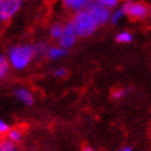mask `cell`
Wrapping results in <instances>:
<instances>
[{
    "label": "cell",
    "mask_w": 151,
    "mask_h": 151,
    "mask_svg": "<svg viewBox=\"0 0 151 151\" xmlns=\"http://www.w3.org/2000/svg\"><path fill=\"white\" fill-rule=\"evenodd\" d=\"M8 58L10 66L16 71H22L27 68L31 62L36 60L35 53V45L31 43H19L9 48Z\"/></svg>",
    "instance_id": "1"
},
{
    "label": "cell",
    "mask_w": 151,
    "mask_h": 151,
    "mask_svg": "<svg viewBox=\"0 0 151 151\" xmlns=\"http://www.w3.org/2000/svg\"><path fill=\"white\" fill-rule=\"evenodd\" d=\"M71 22L78 37H81V39L92 36L99 27L97 20L93 17V15L87 9L74 12L73 17L71 19Z\"/></svg>",
    "instance_id": "2"
},
{
    "label": "cell",
    "mask_w": 151,
    "mask_h": 151,
    "mask_svg": "<svg viewBox=\"0 0 151 151\" xmlns=\"http://www.w3.org/2000/svg\"><path fill=\"white\" fill-rule=\"evenodd\" d=\"M120 8L123 9L127 17L135 21L145 20L149 16V5L142 1H135V0H125Z\"/></svg>",
    "instance_id": "3"
},
{
    "label": "cell",
    "mask_w": 151,
    "mask_h": 151,
    "mask_svg": "<svg viewBox=\"0 0 151 151\" xmlns=\"http://www.w3.org/2000/svg\"><path fill=\"white\" fill-rule=\"evenodd\" d=\"M25 0H4L0 4V22H8L14 17L20 9Z\"/></svg>",
    "instance_id": "4"
},
{
    "label": "cell",
    "mask_w": 151,
    "mask_h": 151,
    "mask_svg": "<svg viewBox=\"0 0 151 151\" xmlns=\"http://www.w3.org/2000/svg\"><path fill=\"white\" fill-rule=\"evenodd\" d=\"M87 10L93 15V17L97 20L99 26H104L110 21V15H111V9L105 8L104 5L97 3L96 0L87 6Z\"/></svg>",
    "instance_id": "5"
},
{
    "label": "cell",
    "mask_w": 151,
    "mask_h": 151,
    "mask_svg": "<svg viewBox=\"0 0 151 151\" xmlns=\"http://www.w3.org/2000/svg\"><path fill=\"white\" fill-rule=\"evenodd\" d=\"M77 39H78V35L76 32V30L73 27V25L71 21H68L63 26V31H62V35L58 39V45L61 47H63L66 50H70L71 47H73L77 42Z\"/></svg>",
    "instance_id": "6"
},
{
    "label": "cell",
    "mask_w": 151,
    "mask_h": 151,
    "mask_svg": "<svg viewBox=\"0 0 151 151\" xmlns=\"http://www.w3.org/2000/svg\"><path fill=\"white\" fill-rule=\"evenodd\" d=\"M14 94H15V98L20 103H22L24 105L30 106V105H32L34 102H35V98H34L32 92H31L30 89H27V88H24V87L17 88V89H15Z\"/></svg>",
    "instance_id": "7"
},
{
    "label": "cell",
    "mask_w": 151,
    "mask_h": 151,
    "mask_svg": "<svg viewBox=\"0 0 151 151\" xmlns=\"http://www.w3.org/2000/svg\"><path fill=\"white\" fill-rule=\"evenodd\" d=\"M93 0H62L63 6L72 12H77L83 9H87V6L89 5Z\"/></svg>",
    "instance_id": "8"
},
{
    "label": "cell",
    "mask_w": 151,
    "mask_h": 151,
    "mask_svg": "<svg viewBox=\"0 0 151 151\" xmlns=\"http://www.w3.org/2000/svg\"><path fill=\"white\" fill-rule=\"evenodd\" d=\"M66 55H67V50L61 47L60 45H57V46H50L48 47L46 57L48 60H51V61H57V60L63 58Z\"/></svg>",
    "instance_id": "9"
},
{
    "label": "cell",
    "mask_w": 151,
    "mask_h": 151,
    "mask_svg": "<svg viewBox=\"0 0 151 151\" xmlns=\"http://www.w3.org/2000/svg\"><path fill=\"white\" fill-rule=\"evenodd\" d=\"M10 62L8 56H4L0 53V79H4L6 76L9 74L10 71Z\"/></svg>",
    "instance_id": "10"
},
{
    "label": "cell",
    "mask_w": 151,
    "mask_h": 151,
    "mask_svg": "<svg viewBox=\"0 0 151 151\" xmlns=\"http://www.w3.org/2000/svg\"><path fill=\"white\" fill-rule=\"evenodd\" d=\"M63 26L65 24H61V22H55L51 25V27L48 30V34H50V37L52 40H56L58 41V39L62 35V31H63Z\"/></svg>",
    "instance_id": "11"
},
{
    "label": "cell",
    "mask_w": 151,
    "mask_h": 151,
    "mask_svg": "<svg viewBox=\"0 0 151 151\" xmlns=\"http://www.w3.org/2000/svg\"><path fill=\"white\" fill-rule=\"evenodd\" d=\"M125 17V14H124V11L122 8H115V9H113L111 10V15H110V24L111 25H118V24H120V21L123 20V19Z\"/></svg>",
    "instance_id": "12"
},
{
    "label": "cell",
    "mask_w": 151,
    "mask_h": 151,
    "mask_svg": "<svg viewBox=\"0 0 151 151\" xmlns=\"http://www.w3.org/2000/svg\"><path fill=\"white\" fill-rule=\"evenodd\" d=\"M6 139H9L10 141L15 142L17 145V144L22 140V131L17 128H11L9 130V133L6 134Z\"/></svg>",
    "instance_id": "13"
},
{
    "label": "cell",
    "mask_w": 151,
    "mask_h": 151,
    "mask_svg": "<svg viewBox=\"0 0 151 151\" xmlns=\"http://www.w3.org/2000/svg\"><path fill=\"white\" fill-rule=\"evenodd\" d=\"M48 45L46 42H39L35 45V53H36V60H40L42 57H46L47 51H48Z\"/></svg>",
    "instance_id": "14"
},
{
    "label": "cell",
    "mask_w": 151,
    "mask_h": 151,
    "mask_svg": "<svg viewBox=\"0 0 151 151\" xmlns=\"http://www.w3.org/2000/svg\"><path fill=\"white\" fill-rule=\"evenodd\" d=\"M134 36L131 32H129V31H120V32H118L116 36H115V41L119 42V43H130L131 41H133Z\"/></svg>",
    "instance_id": "15"
},
{
    "label": "cell",
    "mask_w": 151,
    "mask_h": 151,
    "mask_svg": "<svg viewBox=\"0 0 151 151\" xmlns=\"http://www.w3.org/2000/svg\"><path fill=\"white\" fill-rule=\"evenodd\" d=\"M0 151H19V150L15 142H12L5 137V139L0 140Z\"/></svg>",
    "instance_id": "16"
},
{
    "label": "cell",
    "mask_w": 151,
    "mask_h": 151,
    "mask_svg": "<svg viewBox=\"0 0 151 151\" xmlns=\"http://www.w3.org/2000/svg\"><path fill=\"white\" fill-rule=\"evenodd\" d=\"M129 94V89L128 88H118L111 92V98L114 100H120L123 98H125Z\"/></svg>",
    "instance_id": "17"
},
{
    "label": "cell",
    "mask_w": 151,
    "mask_h": 151,
    "mask_svg": "<svg viewBox=\"0 0 151 151\" xmlns=\"http://www.w3.org/2000/svg\"><path fill=\"white\" fill-rule=\"evenodd\" d=\"M97 3L99 4H102L104 5L105 8H108V9H115L119 6V4H120V0H96Z\"/></svg>",
    "instance_id": "18"
},
{
    "label": "cell",
    "mask_w": 151,
    "mask_h": 151,
    "mask_svg": "<svg viewBox=\"0 0 151 151\" xmlns=\"http://www.w3.org/2000/svg\"><path fill=\"white\" fill-rule=\"evenodd\" d=\"M10 125L6 123L5 120H3L1 118H0V136H6V134L9 133L10 130Z\"/></svg>",
    "instance_id": "19"
},
{
    "label": "cell",
    "mask_w": 151,
    "mask_h": 151,
    "mask_svg": "<svg viewBox=\"0 0 151 151\" xmlns=\"http://www.w3.org/2000/svg\"><path fill=\"white\" fill-rule=\"evenodd\" d=\"M67 70L66 68H63V67H60V68H57V70H55L53 71V76L56 78H65L66 76H67Z\"/></svg>",
    "instance_id": "20"
},
{
    "label": "cell",
    "mask_w": 151,
    "mask_h": 151,
    "mask_svg": "<svg viewBox=\"0 0 151 151\" xmlns=\"http://www.w3.org/2000/svg\"><path fill=\"white\" fill-rule=\"evenodd\" d=\"M115 151H133V147H130V146H124V147H120V149H118Z\"/></svg>",
    "instance_id": "21"
},
{
    "label": "cell",
    "mask_w": 151,
    "mask_h": 151,
    "mask_svg": "<svg viewBox=\"0 0 151 151\" xmlns=\"http://www.w3.org/2000/svg\"><path fill=\"white\" fill-rule=\"evenodd\" d=\"M82 151H96V150L92 149V147H84V149L82 150Z\"/></svg>",
    "instance_id": "22"
},
{
    "label": "cell",
    "mask_w": 151,
    "mask_h": 151,
    "mask_svg": "<svg viewBox=\"0 0 151 151\" xmlns=\"http://www.w3.org/2000/svg\"><path fill=\"white\" fill-rule=\"evenodd\" d=\"M149 17L151 19V4L149 5Z\"/></svg>",
    "instance_id": "23"
},
{
    "label": "cell",
    "mask_w": 151,
    "mask_h": 151,
    "mask_svg": "<svg viewBox=\"0 0 151 151\" xmlns=\"http://www.w3.org/2000/svg\"><path fill=\"white\" fill-rule=\"evenodd\" d=\"M3 1H4V0H0V4H1V3H3Z\"/></svg>",
    "instance_id": "24"
}]
</instances>
